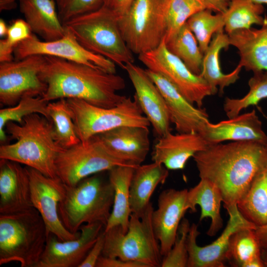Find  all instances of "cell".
<instances>
[{"label": "cell", "instance_id": "4", "mask_svg": "<svg viewBox=\"0 0 267 267\" xmlns=\"http://www.w3.org/2000/svg\"><path fill=\"white\" fill-rule=\"evenodd\" d=\"M48 233L38 211L0 214V265L18 262L36 267L44 251Z\"/></svg>", "mask_w": 267, "mask_h": 267}, {"label": "cell", "instance_id": "12", "mask_svg": "<svg viewBox=\"0 0 267 267\" xmlns=\"http://www.w3.org/2000/svg\"><path fill=\"white\" fill-rule=\"evenodd\" d=\"M45 56L34 55L0 64V103L12 106L24 96H42L47 86L40 77Z\"/></svg>", "mask_w": 267, "mask_h": 267}, {"label": "cell", "instance_id": "18", "mask_svg": "<svg viewBox=\"0 0 267 267\" xmlns=\"http://www.w3.org/2000/svg\"><path fill=\"white\" fill-rule=\"evenodd\" d=\"M187 191V189L163 190L158 197L157 209L152 212V226L163 257L171 249L180 222L189 210Z\"/></svg>", "mask_w": 267, "mask_h": 267}, {"label": "cell", "instance_id": "20", "mask_svg": "<svg viewBox=\"0 0 267 267\" xmlns=\"http://www.w3.org/2000/svg\"><path fill=\"white\" fill-rule=\"evenodd\" d=\"M33 208L27 167L0 159V214L20 213Z\"/></svg>", "mask_w": 267, "mask_h": 267}, {"label": "cell", "instance_id": "28", "mask_svg": "<svg viewBox=\"0 0 267 267\" xmlns=\"http://www.w3.org/2000/svg\"><path fill=\"white\" fill-rule=\"evenodd\" d=\"M223 202L222 193L219 188L210 181L200 178L194 187L188 190L187 204L189 210L196 211V206L201 208L200 221L209 218L211 222L207 232L210 236H215L223 226L221 215V203Z\"/></svg>", "mask_w": 267, "mask_h": 267}, {"label": "cell", "instance_id": "29", "mask_svg": "<svg viewBox=\"0 0 267 267\" xmlns=\"http://www.w3.org/2000/svg\"><path fill=\"white\" fill-rule=\"evenodd\" d=\"M136 167L119 166L108 171V179L114 190V197L111 213L105 226V230L115 226H120L125 233L128 230L132 213L130 205V184Z\"/></svg>", "mask_w": 267, "mask_h": 267}, {"label": "cell", "instance_id": "24", "mask_svg": "<svg viewBox=\"0 0 267 267\" xmlns=\"http://www.w3.org/2000/svg\"><path fill=\"white\" fill-rule=\"evenodd\" d=\"M230 45L238 51V65L246 71H267V16L259 29L236 30L228 35Z\"/></svg>", "mask_w": 267, "mask_h": 267}, {"label": "cell", "instance_id": "38", "mask_svg": "<svg viewBox=\"0 0 267 267\" xmlns=\"http://www.w3.org/2000/svg\"><path fill=\"white\" fill-rule=\"evenodd\" d=\"M248 86L249 91L243 97L225 98L223 110L228 118L239 115L242 110L256 105L261 100L267 98V71L253 72L248 81Z\"/></svg>", "mask_w": 267, "mask_h": 267}, {"label": "cell", "instance_id": "30", "mask_svg": "<svg viewBox=\"0 0 267 267\" xmlns=\"http://www.w3.org/2000/svg\"><path fill=\"white\" fill-rule=\"evenodd\" d=\"M237 207L257 226L267 224V145L265 157Z\"/></svg>", "mask_w": 267, "mask_h": 267}, {"label": "cell", "instance_id": "41", "mask_svg": "<svg viewBox=\"0 0 267 267\" xmlns=\"http://www.w3.org/2000/svg\"><path fill=\"white\" fill-rule=\"evenodd\" d=\"M56 3L59 17L64 25L75 17L99 9L103 0H58Z\"/></svg>", "mask_w": 267, "mask_h": 267}, {"label": "cell", "instance_id": "32", "mask_svg": "<svg viewBox=\"0 0 267 267\" xmlns=\"http://www.w3.org/2000/svg\"><path fill=\"white\" fill-rule=\"evenodd\" d=\"M263 4L251 0H231L227 10L223 13L224 29L227 35L243 29H249L254 25L262 26L265 20Z\"/></svg>", "mask_w": 267, "mask_h": 267}, {"label": "cell", "instance_id": "47", "mask_svg": "<svg viewBox=\"0 0 267 267\" xmlns=\"http://www.w3.org/2000/svg\"><path fill=\"white\" fill-rule=\"evenodd\" d=\"M16 0H0V11L11 10L16 8Z\"/></svg>", "mask_w": 267, "mask_h": 267}, {"label": "cell", "instance_id": "40", "mask_svg": "<svg viewBox=\"0 0 267 267\" xmlns=\"http://www.w3.org/2000/svg\"><path fill=\"white\" fill-rule=\"evenodd\" d=\"M190 227L188 220L183 218L171 249L163 258L161 267H187L188 257L187 239Z\"/></svg>", "mask_w": 267, "mask_h": 267}, {"label": "cell", "instance_id": "7", "mask_svg": "<svg viewBox=\"0 0 267 267\" xmlns=\"http://www.w3.org/2000/svg\"><path fill=\"white\" fill-rule=\"evenodd\" d=\"M153 210L151 203L141 216L131 213L125 233L120 226L104 229L102 255L139 262L146 267H161L163 257L152 226Z\"/></svg>", "mask_w": 267, "mask_h": 267}, {"label": "cell", "instance_id": "19", "mask_svg": "<svg viewBox=\"0 0 267 267\" xmlns=\"http://www.w3.org/2000/svg\"><path fill=\"white\" fill-rule=\"evenodd\" d=\"M147 74L162 93L171 120L178 133H200L209 121L204 109L196 107L164 76L146 69Z\"/></svg>", "mask_w": 267, "mask_h": 267}, {"label": "cell", "instance_id": "15", "mask_svg": "<svg viewBox=\"0 0 267 267\" xmlns=\"http://www.w3.org/2000/svg\"><path fill=\"white\" fill-rule=\"evenodd\" d=\"M229 219L221 235L209 245L200 246L197 238L200 234L198 225H190L187 236V267H223L226 253L231 236L243 228L256 229L257 226L246 219L239 211L237 205L225 208Z\"/></svg>", "mask_w": 267, "mask_h": 267}, {"label": "cell", "instance_id": "31", "mask_svg": "<svg viewBox=\"0 0 267 267\" xmlns=\"http://www.w3.org/2000/svg\"><path fill=\"white\" fill-rule=\"evenodd\" d=\"M255 229L243 228L237 231L231 236L226 253V260L233 266L265 267Z\"/></svg>", "mask_w": 267, "mask_h": 267}, {"label": "cell", "instance_id": "45", "mask_svg": "<svg viewBox=\"0 0 267 267\" xmlns=\"http://www.w3.org/2000/svg\"><path fill=\"white\" fill-rule=\"evenodd\" d=\"M205 9L216 13H223L227 9L231 0H199Z\"/></svg>", "mask_w": 267, "mask_h": 267}, {"label": "cell", "instance_id": "22", "mask_svg": "<svg viewBox=\"0 0 267 267\" xmlns=\"http://www.w3.org/2000/svg\"><path fill=\"white\" fill-rule=\"evenodd\" d=\"M208 145L199 133L174 134L170 132L158 137L154 147L152 160L162 164L168 170H182L189 158Z\"/></svg>", "mask_w": 267, "mask_h": 267}, {"label": "cell", "instance_id": "6", "mask_svg": "<svg viewBox=\"0 0 267 267\" xmlns=\"http://www.w3.org/2000/svg\"><path fill=\"white\" fill-rule=\"evenodd\" d=\"M64 26L86 49L109 59L121 68L134 63L133 53L122 36L118 17L106 7L102 6L75 17Z\"/></svg>", "mask_w": 267, "mask_h": 267}, {"label": "cell", "instance_id": "10", "mask_svg": "<svg viewBox=\"0 0 267 267\" xmlns=\"http://www.w3.org/2000/svg\"><path fill=\"white\" fill-rule=\"evenodd\" d=\"M124 165L135 166L115 157L97 135L63 149L55 161L57 177L68 186H74L92 175Z\"/></svg>", "mask_w": 267, "mask_h": 267}, {"label": "cell", "instance_id": "43", "mask_svg": "<svg viewBox=\"0 0 267 267\" xmlns=\"http://www.w3.org/2000/svg\"><path fill=\"white\" fill-rule=\"evenodd\" d=\"M95 267H146L144 264L134 261H125L117 258L101 255Z\"/></svg>", "mask_w": 267, "mask_h": 267}, {"label": "cell", "instance_id": "8", "mask_svg": "<svg viewBox=\"0 0 267 267\" xmlns=\"http://www.w3.org/2000/svg\"><path fill=\"white\" fill-rule=\"evenodd\" d=\"M66 99L76 132L81 142L122 126L151 125L134 95L133 98L126 96L111 108L96 106L77 98Z\"/></svg>", "mask_w": 267, "mask_h": 267}, {"label": "cell", "instance_id": "33", "mask_svg": "<svg viewBox=\"0 0 267 267\" xmlns=\"http://www.w3.org/2000/svg\"><path fill=\"white\" fill-rule=\"evenodd\" d=\"M165 44L168 50L180 59L191 72L200 74L204 54L186 23Z\"/></svg>", "mask_w": 267, "mask_h": 267}, {"label": "cell", "instance_id": "35", "mask_svg": "<svg viewBox=\"0 0 267 267\" xmlns=\"http://www.w3.org/2000/svg\"><path fill=\"white\" fill-rule=\"evenodd\" d=\"M47 101L43 96H24L15 105L0 110V140H7L5 126L9 122L22 124L24 118L33 114H39L50 120Z\"/></svg>", "mask_w": 267, "mask_h": 267}, {"label": "cell", "instance_id": "16", "mask_svg": "<svg viewBox=\"0 0 267 267\" xmlns=\"http://www.w3.org/2000/svg\"><path fill=\"white\" fill-rule=\"evenodd\" d=\"M104 228L100 222L85 224L80 227L78 238L66 241L49 233L36 267H79Z\"/></svg>", "mask_w": 267, "mask_h": 267}, {"label": "cell", "instance_id": "5", "mask_svg": "<svg viewBox=\"0 0 267 267\" xmlns=\"http://www.w3.org/2000/svg\"><path fill=\"white\" fill-rule=\"evenodd\" d=\"M65 187L58 205V214L67 230L77 234L85 224L100 222L106 226L114 197V190L109 179L104 180L94 175L74 186Z\"/></svg>", "mask_w": 267, "mask_h": 267}, {"label": "cell", "instance_id": "37", "mask_svg": "<svg viewBox=\"0 0 267 267\" xmlns=\"http://www.w3.org/2000/svg\"><path fill=\"white\" fill-rule=\"evenodd\" d=\"M164 7L165 43L178 32L193 14L205 9L199 0H164Z\"/></svg>", "mask_w": 267, "mask_h": 267}, {"label": "cell", "instance_id": "11", "mask_svg": "<svg viewBox=\"0 0 267 267\" xmlns=\"http://www.w3.org/2000/svg\"><path fill=\"white\" fill-rule=\"evenodd\" d=\"M138 59L147 69L164 76L189 102L199 108H201L206 97L214 94L201 75L191 72L168 50L164 40L155 49L139 54Z\"/></svg>", "mask_w": 267, "mask_h": 267}, {"label": "cell", "instance_id": "34", "mask_svg": "<svg viewBox=\"0 0 267 267\" xmlns=\"http://www.w3.org/2000/svg\"><path fill=\"white\" fill-rule=\"evenodd\" d=\"M47 109L49 119L53 124L54 135L57 143L66 149L80 142L66 99L49 102Z\"/></svg>", "mask_w": 267, "mask_h": 267}, {"label": "cell", "instance_id": "42", "mask_svg": "<svg viewBox=\"0 0 267 267\" xmlns=\"http://www.w3.org/2000/svg\"><path fill=\"white\" fill-rule=\"evenodd\" d=\"M104 243L105 231L104 229L98 235L95 242L79 267H95L98 259L102 255Z\"/></svg>", "mask_w": 267, "mask_h": 267}, {"label": "cell", "instance_id": "25", "mask_svg": "<svg viewBox=\"0 0 267 267\" xmlns=\"http://www.w3.org/2000/svg\"><path fill=\"white\" fill-rule=\"evenodd\" d=\"M20 10L32 32L44 41L64 36L66 28L58 16L54 0H19Z\"/></svg>", "mask_w": 267, "mask_h": 267}, {"label": "cell", "instance_id": "1", "mask_svg": "<svg viewBox=\"0 0 267 267\" xmlns=\"http://www.w3.org/2000/svg\"><path fill=\"white\" fill-rule=\"evenodd\" d=\"M40 73L47 86L43 97L48 102L77 98L99 107L111 108L126 96L118 92L126 88L124 78L97 66L44 56Z\"/></svg>", "mask_w": 267, "mask_h": 267}, {"label": "cell", "instance_id": "21", "mask_svg": "<svg viewBox=\"0 0 267 267\" xmlns=\"http://www.w3.org/2000/svg\"><path fill=\"white\" fill-rule=\"evenodd\" d=\"M199 134L209 144L227 140L252 141L267 144V135L255 110L217 123L208 121Z\"/></svg>", "mask_w": 267, "mask_h": 267}, {"label": "cell", "instance_id": "49", "mask_svg": "<svg viewBox=\"0 0 267 267\" xmlns=\"http://www.w3.org/2000/svg\"><path fill=\"white\" fill-rule=\"evenodd\" d=\"M261 256L265 267H267V249H261Z\"/></svg>", "mask_w": 267, "mask_h": 267}, {"label": "cell", "instance_id": "44", "mask_svg": "<svg viewBox=\"0 0 267 267\" xmlns=\"http://www.w3.org/2000/svg\"><path fill=\"white\" fill-rule=\"evenodd\" d=\"M134 0H103V5L113 12L118 18L128 10Z\"/></svg>", "mask_w": 267, "mask_h": 267}, {"label": "cell", "instance_id": "13", "mask_svg": "<svg viewBox=\"0 0 267 267\" xmlns=\"http://www.w3.org/2000/svg\"><path fill=\"white\" fill-rule=\"evenodd\" d=\"M65 28L64 36L53 41H42L33 33L15 48L14 59L20 60L34 55L52 56L97 66L108 72L116 73V65L114 62L86 49L78 42L73 33Z\"/></svg>", "mask_w": 267, "mask_h": 267}, {"label": "cell", "instance_id": "2", "mask_svg": "<svg viewBox=\"0 0 267 267\" xmlns=\"http://www.w3.org/2000/svg\"><path fill=\"white\" fill-rule=\"evenodd\" d=\"M267 145L252 141L209 144L193 157L200 178L220 190L225 208L237 205L246 192L265 157Z\"/></svg>", "mask_w": 267, "mask_h": 267}, {"label": "cell", "instance_id": "9", "mask_svg": "<svg viewBox=\"0 0 267 267\" xmlns=\"http://www.w3.org/2000/svg\"><path fill=\"white\" fill-rule=\"evenodd\" d=\"M164 0H134L119 18L120 31L128 47L138 55L157 48L165 31Z\"/></svg>", "mask_w": 267, "mask_h": 267}, {"label": "cell", "instance_id": "50", "mask_svg": "<svg viewBox=\"0 0 267 267\" xmlns=\"http://www.w3.org/2000/svg\"><path fill=\"white\" fill-rule=\"evenodd\" d=\"M251 0L255 3H258V4H267V0Z\"/></svg>", "mask_w": 267, "mask_h": 267}, {"label": "cell", "instance_id": "36", "mask_svg": "<svg viewBox=\"0 0 267 267\" xmlns=\"http://www.w3.org/2000/svg\"><path fill=\"white\" fill-rule=\"evenodd\" d=\"M212 13L209 9L201 10L193 14L186 22L203 54L207 50L213 36L223 30L224 27L223 14Z\"/></svg>", "mask_w": 267, "mask_h": 267}, {"label": "cell", "instance_id": "39", "mask_svg": "<svg viewBox=\"0 0 267 267\" xmlns=\"http://www.w3.org/2000/svg\"><path fill=\"white\" fill-rule=\"evenodd\" d=\"M33 34L27 22L22 19L13 20L8 26L6 38L0 41V62H9L14 59L15 48Z\"/></svg>", "mask_w": 267, "mask_h": 267}, {"label": "cell", "instance_id": "26", "mask_svg": "<svg viewBox=\"0 0 267 267\" xmlns=\"http://www.w3.org/2000/svg\"><path fill=\"white\" fill-rule=\"evenodd\" d=\"M168 170L162 164L155 162L135 168L130 188L132 213L141 216L145 212L151 203L150 200L155 189L167 178Z\"/></svg>", "mask_w": 267, "mask_h": 267}, {"label": "cell", "instance_id": "48", "mask_svg": "<svg viewBox=\"0 0 267 267\" xmlns=\"http://www.w3.org/2000/svg\"><path fill=\"white\" fill-rule=\"evenodd\" d=\"M8 27L7 26L5 21L1 18L0 19V36H6L7 33Z\"/></svg>", "mask_w": 267, "mask_h": 267}, {"label": "cell", "instance_id": "14", "mask_svg": "<svg viewBox=\"0 0 267 267\" xmlns=\"http://www.w3.org/2000/svg\"><path fill=\"white\" fill-rule=\"evenodd\" d=\"M26 167L30 179L32 203L41 216L48 233L54 234L63 241L78 238L80 232L74 234L67 230L58 214V205L64 194L65 184L58 177H48L34 169Z\"/></svg>", "mask_w": 267, "mask_h": 267}, {"label": "cell", "instance_id": "51", "mask_svg": "<svg viewBox=\"0 0 267 267\" xmlns=\"http://www.w3.org/2000/svg\"><path fill=\"white\" fill-rule=\"evenodd\" d=\"M56 2H57L58 0H54Z\"/></svg>", "mask_w": 267, "mask_h": 267}, {"label": "cell", "instance_id": "27", "mask_svg": "<svg viewBox=\"0 0 267 267\" xmlns=\"http://www.w3.org/2000/svg\"><path fill=\"white\" fill-rule=\"evenodd\" d=\"M230 45L228 35L223 30L216 33L213 37L209 46L204 53L201 72L200 74L212 89L214 94L219 87L220 93L224 89L234 84L239 78L242 67L238 65L233 71L223 73L220 62V53Z\"/></svg>", "mask_w": 267, "mask_h": 267}, {"label": "cell", "instance_id": "23", "mask_svg": "<svg viewBox=\"0 0 267 267\" xmlns=\"http://www.w3.org/2000/svg\"><path fill=\"white\" fill-rule=\"evenodd\" d=\"M96 135L115 157L135 166L141 164L150 150L148 127L122 126Z\"/></svg>", "mask_w": 267, "mask_h": 267}, {"label": "cell", "instance_id": "3", "mask_svg": "<svg viewBox=\"0 0 267 267\" xmlns=\"http://www.w3.org/2000/svg\"><path fill=\"white\" fill-rule=\"evenodd\" d=\"M5 132L16 140L0 146V159L34 169L50 178H57L55 161L64 148L56 141L51 120L39 114L24 118L22 124L9 122Z\"/></svg>", "mask_w": 267, "mask_h": 267}, {"label": "cell", "instance_id": "46", "mask_svg": "<svg viewBox=\"0 0 267 267\" xmlns=\"http://www.w3.org/2000/svg\"><path fill=\"white\" fill-rule=\"evenodd\" d=\"M255 231L261 249H267V224L257 226Z\"/></svg>", "mask_w": 267, "mask_h": 267}, {"label": "cell", "instance_id": "17", "mask_svg": "<svg viewBox=\"0 0 267 267\" xmlns=\"http://www.w3.org/2000/svg\"><path fill=\"white\" fill-rule=\"evenodd\" d=\"M123 69L134 89V95L158 137L171 132L172 122L166 101L146 69L134 63L126 64Z\"/></svg>", "mask_w": 267, "mask_h": 267}]
</instances>
